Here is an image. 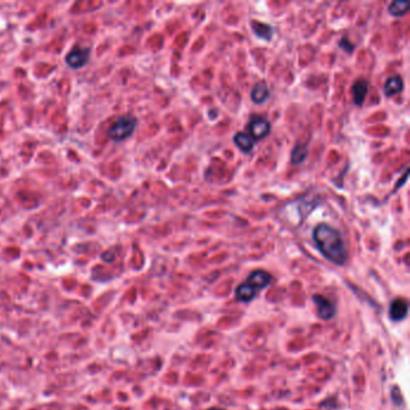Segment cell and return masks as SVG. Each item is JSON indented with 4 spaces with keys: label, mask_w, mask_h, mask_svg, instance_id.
Wrapping results in <instances>:
<instances>
[{
    "label": "cell",
    "mask_w": 410,
    "mask_h": 410,
    "mask_svg": "<svg viewBox=\"0 0 410 410\" xmlns=\"http://www.w3.org/2000/svg\"><path fill=\"white\" fill-rule=\"evenodd\" d=\"M340 47H341L343 51H345V52H347V53H353L354 50H355V45H353V43H350V41L348 40L347 38L341 39V41H340Z\"/></svg>",
    "instance_id": "9a60e30c"
},
{
    "label": "cell",
    "mask_w": 410,
    "mask_h": 410,
    "mask_svg": "<svg viewBox=\"0 0 410 410\" xmlns=\"http://www.w3.org/2000/svg\"><path fill=\"white\" fill-rule=\"evenodd\" d=\"M409 10V4L405 2H393L389 5V12L393 17H402Z\"/></svg>",
    "instance_id": "5bb4252c"
},
{
    "label": "cell",
    "mask_w": 410,
    "mask_h": 410,
    "mask_svg": "<svg viewBox=\"0 0 410 410\" xmlns=\"http://www.w3.org/2000/svg\"><path fill=\"white\" fill-rule=\"evenodd\" d=\"M248 130L253 140H263L271 132V123L264 117H255L248 124Z\"/></svg>",
    "instance_id": "277c9868"
},
{
    "label": "cell",
    "mask_w": 410,
    "mask_h": 410,
    "mask_svg": "<svg viewBox=\"0 0 410 410\" xmlns=\"http://www.w3.org/2000/svg\"><path fill=\"white\" fill-rule=\"evenodd\" d=\"M137 127V119L132 116H122L112 123L109 127L107 135L112 141L122 142L127 140L134 134Z\"/></svg>",
    "instance_id": "3957f363"
},
{
    "label": "cell",
    "mask_w": 410,
    "mask_h": 410,
    "mask_svg": "<svg viewBox=\"0 0 410 410\" xmlns=\"http://www.w3.org/2000/svg\"><path fill=\"white\" fill-rule=\"evenodd\" d=\"M90 57V48H80L76 47L67 53L65 58L66 64L71 69H81L88 63Z\"/></svg>",
    "instance_id": "5b68a950"
},
{
    "label": "cell",
    "mask_w": 410,
    "mask_h": 410,
    "mask_svg": "<svg viewBox=\"0 0 410 410\" xmlns=\"http://www.w3.org/2000/svg\"><path fill=\"white\" fill-rule=\"evenodd\" d=\"M271 282H272V277L269 273L265 272L263 270L254 271V272L249 274V277H248L244 283H242L241 285L237 286V289L235 291L236 299L240 302H250L251 300L255 299L257 292L267 288Z\"/></svg>",
    "instance_id": "7a4b0ae2"
},
{
    "label": "cell",
    "mask_w": 410,
    "mask_h": 410,
    "mask_svg": "<svg viewBox=\"0 0 410 410\" xmlns=\"http://www.w3.org/2000/svg\"><path fill=\"white\" fill-rule=\"evenodd\" d=\"M307 154H308V148L305 144H296L295 147L292 148L291 152V164L293 165H299L305 161L307 158Z\"/></svg>",
    "instance_id": "4fadbf2b"
},
{
    "label": "cell",
    "mask_w": 410,
    "mask_h": 410,
    "mask_svg": "<svg viewBox=\"0 0 410 410\" xmlns=\"http://www.w3.org/2000/svg\"><path fill=\"white\" fill-rule=\"evenodd\" d=\"M403 86H404V82H403V79L401 76L389 77L385 86H384V94L386 96H393L398 94L399 92H402Z\"/></svg>",
    "instance_id": "30bf717a"
},
{
    "label": "cell",
    "mask_w": 410,
    "mask_h": 410,
    "mask_svg": "<svg viewBox=\"0 0 410 410\" xmlns=\"http://www.w3.org/2000/svg\"><path fill=\"white\" fill-rule=\"evenodd\" d=\"M234 142L236 146L240 148L242 152H244V153H250L255 144L250 135L245 134V132H237L234 136Z\"/></svg>",
    "instance_id": "8fae6325"
},
{
    "label": "cell",
    "mask_w": 410,
    "mask_h": 410,
    "mask_svg": "<svg viewBox=\"0 0 410 410\" xmlns=\"http://www.w3.org/2000/svg\"><path fill=\"white\" fill-rule=\"evenodd\" d=\"M209 410H222V409H219V408H212V409H209Z\"/></svg>",
    "instance_id": "2e32d148"
},
{
    "label": "cell",
    "mask_w": 410,
    "mask_h": 410,
    "mask_svg": "<svg viewBox=\"0 0 410 410\" xmlns=\"http://www.w3.org/2000/svg\"><path fill=\"white\" fill-rule=\"evenodd\" d=\"M251 28H253L255 35L257 38L263 39V40H271L274 34L273 28L271 25L261 23V22L257 21H251Z\"/></svg>",
    "instance_id": "7c38bea8"
},
{
    "label": "cell",
    "mask_w": 410,
    "mask_h": 410,
    "mask_svg": "<svg viewBox=\"0 0 410 410\" xmlns=\"http://www.w3.org/2000/svg\"><path fill=\"white\" fill-rule=\"evenodd\" d=\"M368 87H369V83L367 82L366 80H357L355 81L351 86V93H353V99L355 105L361 106L363 105L364 100H366L367 93H368Z\"/></svg>",
    "instance_id": "ba28073f"
},
{
    "label": "cell",
    "mask_w": 410,
    "mask_h": 410,
    "mask_svg": "<svg viewBox=\"0 0 410 410\" xmlns=\"http://www.w3.org/2000/svg\"><path fill=\"white\" fill-rule=\"evenodd\" d=\"M313 240L320 253L331 263L343 266L348 260V250L341 232L328 224H319L313 231Z\"/></svg>",
    "instance_id": "6da1fadb"
},
{
    "label": "cell",
    "mask_w": 410,
    "mask_h": 410,
    "mask_svg": "<svg viewBox=\"0 0 410 410\" xmlns=\"http://www.w3.org/2000/svg\"><path fill=\"white\" fill-rule=\"evenodd\" d=\"M313 302L316 305L318 308V315L322 320H330L333 318L336 313V307L330 300L321 295H314L313 296Z\"/></svg>",
    "instance_id": "8992f818"
},
{
    "label": "cell",
    "mask_w": 410,
    "mask_h": 410,
    "mask_svg": "<svg viewBox=\"0 0 410 410\" xmlns=\"http://www.w3.org/2000/svg\"><path fill=\"white\" fill-rule=\"evenodd\" d=\"M389 313L393 321H401L408 314V303L404 299H396L390 305Z\"/></svg>",
    "instance_id": "52a82bcc"
},
{
    "label": "cell",
    "mask_w": 410,
    "mask_h": 410,
    "mask_svg": "<svg viewBox=\"0 0 410 410\" xmlns=\"http://www.w3.org/2000/svg\"><path fill=\"white\" fill-rule=\"evenodd\" d=\"M270 96V89L265 82H259L254 86L250 93V99L254 104H264Z\"/></svg>",
    "instance_id": "9c48e42d"
}]
</instances>
